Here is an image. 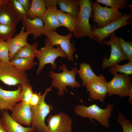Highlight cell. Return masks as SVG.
I'll list each match as a JSON object with an SVG mask.
<instances>
[{
	"instance_id": "obj_1",
	"label": "cell",
	"mask_w": 132,
	"mask_h": 132,
	"mask_svg": "<svg viewBox=\"0 0 132 132\" xmlns=\"http://www.w3.org/2000/svg\"><path fill=\"white\" fill-rule=\"evenodd\" d=\"M62 63V65L58 69L62 70V72L57 73L50 70L49 75L52 79L51 86L58 89L57 93L59 96H64L65 91H67V86L74 88H79L81 86L80 83L76 79V75L78 73L76 67L75 66L70 71L67 69L66 64Z\"/></svg>"
},
{
	"instance_id": "obj_2",
	"label": "cell",
	"mask_w": 132,
	"mask_h": 132,
	"mask_svg": "<svg viewBox=\"0 0 132 132\" xmlns=\"http://www.w3.org/2000/svg\"><path fill=\"white\" fill-rule=\"evenodd\" d=\"M79 1V11L73 32V35L77 38L87 36L97 42L96 39L92 34V27L89 22L92 11V1L90 0Z\"/></svg>"
},
{
	"instance_id": "obj_3",
	"label": "cell",
	"mask_w": 132,
	"mask_h": 132,
	"mask_svg": "<svg viewBox=\"0 0 132 132\" xmlns=\"http://www.w3.org/2000/svg\"><path fill=\"white\" fill-rule=\"evenodd\" d=\"M114 107V105L111 104H108L105 109L101 108L96 104L88 107L78 105L76 106L74 112L77 115L88 118L92 122V119H95L102 126L108 128L110 126L109 119Z\"/></svg>"
},
{
	"instance_id": "obj_4",
	"label": "cell",
	"mask_w": 132,
	"mask_h": 132,
	"mask_svg": "<svg viewBox=\"0 0 132 132\" xmlns=\"http://www.w3.org/2000/svg\"><path fill=\"white\" fill-rule=\"evenodd\" d=\"M45 43V46L38 50L35 56L39 62L36 72L37 75H39L45 66L48 64H51L52 69H55L56 64L55 61L57 57L67 58L66 54L60 46L58 45L56 48H54L46 37Z\"/></svg>"
},
{
	"instance_id": "obj_5",
	"label": "cell",
	"mask_w": 132,
	"mask_h": 132,
	"mask_svg": "<svg viewBox=\"0 0 132 132\" xmlns=\"http://www.w3.org/2000/svg\"><path fill=\"white\" fill-rule=\"evenodd\" d=\"M52 87L46 88L44 94L41 95L39 102L36 106L31 107L32 114V127L37 132H45L46 125L45 120L47 116L53 109V106L45 101L47 93L52 90Z\"/></svg>"
},
{
	"instance_id": "obj_6",
	"label": "cell",
	"mask_w": 132,
	"mask_h": 132,
	"mask_svg": "<svg viewBox=\"0 0 132 132\" xmlns=\"http://www.w3.org/2000/svg\"><path fill=\"white\" fill-rule=\"evenodd\" d=\"M92 17L93 22L99 28L103 27L117 21L122 16L119 9L101 6L96 2H92Z\"/></svg>"
},
{
	"instance_id": "obj_7",
	"label": "cell",
	"mask_w": 132,
	"mask_h": 132,
	"mask_svg": "<svg viewBox=\"0 0 132 132\" xmlns=\"http://www.w3.org/2000/svg\"><path fill=\"white\" fill-rule=\"evenodd\" d=\"M0 80L9 86L26 84L29 81L25 72L19 70L10 63L0 66Z\"/></svg>"
},
{
	"instance_id": "obj_8",
	"label": "cell",
	"mask_w": 132,
	"mask_h": 132,
	"mask_svg": "<svg viewBox=\"0 0 132 132\" xmlns=\"http://www.w3.org/2000/svg\"><path fill=\"white\" fill-rule=\"evenodd\" d=\"M132 18L131 13L127 14L125 12L120 18L103 27L99 28L94 24L92 26V34L96 39L97 42L101 44L103 40L114 31L121 27L130 24Z\"/></svg>"
},
{
	"instance_id": "obj_9",
	"label": "cell",
	"mask_w": 132,
	"mask_h": 132,
	"mask_svg": "<svg viewBox=\"0 0 132 132\" xmlns=\"http://www.w3.org/2000/svg\"><path fill=\"white\" fill-rule=\"evenodd\" d=\"M112 79L107 83V93L110 96L117 95L122 98L128 96L132 85V77L123 73L113 74Z\"/></svg>"
},
{
	"instance_id": "obj_10",
	"label": "cell",
	"mask_w": 132,
	"mask_h": 132,
	"mask_svg": "<svg viewBox=\"0 0 132 132\" xmlns=\"http://www.w3.org/2000/svg\"><path fill=\"white\" fill-rule=\"evenodd\" d=\"M109 37L110 38L109 40L102 42V44L107 45H110L111 47L110 57L108 59L106 55L102 62L101 67L103 69L111 67L118 64L120 62L128 59L121 48L120 38L116 35L114 32L111 34Z\"/></svg>"
},
{
	"instance_id": "obj_11",
	"label": "cell",
	"mask_w": 132,
	"mask_h": 132,
	"mask_svg": "<svg viewBox=\"0 0 132 132\" xmlns=\"http://www.w3.org/2000/svg\"><path fill=\"white\" fill-rule=\"evenodd\" d=\"M45 35L53 47L55 45H59L67 55V59L70 61L74 60L73 55L76 49L74 44L70 42V39L73 35L70 32L65 35H61L55 31H52L45 33Z\"/></svg>"
},
{
	"instance_id": "obj_12",
	"label": "cell",
	"mask_w": 132,
	"mask_h": 132,
	"mask_svg": "<svg viewBox=\"0 0 132 132\" xmlns=\"http://www.w3.org/2000/svg\"><path fill=\"white\" fill-rule=\"evenodd\" d=\"M45 132H71L72 121L67 114L60 112L50 115L46 120Z\"/></svg>"
},
{
	"instance_id": "obj_13",
	"label": "cell",
	"mask_w": 132,
	"mask_h": 132,
	"mask_svg": "<svg viewBox=\"0 0 132 132\" xmlns=\"http://www.w3.org/2000/svg\"><path fill=\"white\" fill-rule=\"evenodd\" d=\"M107 82L102 74L97 76L85 85L90 98L93 100H98L103 102L107 93Z\"/></svg>"
},
{
	"instance_id": "obj_14",
	"label": "cell",
	"mask_w": 132,
	"mask_h": 132,
	"mask_svg": "<svg viewBox=\"0 0 132 132\" xmlns=\"http://www.w3.org/2000/svg\"><path fill=\"white\" fill-rule=\"evenodd\" d=\"M11 112V117L17 123L29 127L31 125V106L28 103L22 101L16 103Z\"/></svg>"
},
{
	"instance_id": "obj_15",
	"label": "cell",
	"mask_w": 132,
	"mask_h": 132,
	"mask_svg": "<svg viewBox=\"0 0 132 132\" xmlns=\"http://www.w3.org/2000/svg\"><path fill=\"white\" fill-rule=\"evenodd\" d=\"M22 89L21 85L13 91L2 89L0 84V110H9L12 111L15 105L20 101V94Z\"/></svg>"
},
{
	"instance_id": "obj_16",
	"label": "cell",
	"mask_w": 132,
	"mask_h": 132,
	"mask_svg": "<svg viewBox=\"0 0 132 132\" xmlns=\"http://www.w3.org/2000/svg\"><path fill=\"white\" fill-rule=\"evenodd\" d=\"M23 26L19 33L14 37L6 41L9 50L10 60L11 61L14 55L22 47L28 44L27 41L28 36L30 34Z\"/></svg>"
},
{
	"instance_id": "obj_17",
	"label": "cell",
	"mask_w": 132,
	"mask_h": 132,
	"mask_svg": "<svg viewBox=\"0 0 132 132\" xmlns=\"http://www.w3.org/2000/svg\"><path fill=\"white\" fill-rule=\"evenodd\" d=\"M47 9L41 17L44 24V35L47 32L55 31L57 28L62 26L58 19L56 6L48 7Z\"/></svg>"
},
{
	"instance_id": "obj_18",
	"label": "cell",
	"mask_w": 132,
	"mask_h": 132,
	"mask_svg": "<svg viewBox=\"0 0 132 132\" xmlns=\"http://www.w3.org/2000/svg\"><path fill=\"white\" fill-rule=\"evenodd\" d=\"M1 123L8 132H36L32 127H24L14 121L7 110H1Z\"/></svg>"
},
{
	"instance_id": "obj_19",
	"label": "cell",
	"mask_w": 132,
	"mask_h": 132,
	"mask_svg": "<svg viewBox=\"0 0 132 132\" xmlns=\"http://www.w3.org/2000/svg\"><path fill=\"white\" fill-rule=\"evenodd\" d=\"M22 25L30 34L35 39L41 35H44V24L41 18L36 17L32 20L27 18L22 21Z\"/></svg>"
},
{
	"instance_id": "obj_20",
	"label": "cell",
	"mask_w": 132,
	"mask_h": 132,
	"mask_svg": "<svg viewBox=\"0 0 132 132\" xmlns=\"http://www.w3.org/2000/svg\"><path fill=\"white\" fill-rule=\"evenodd\" d=\"M9 0L0 7V24L16 26L19 21Z\"/></svg>"
},
{
	"instance_id": "obj_21",
	"label": "cell",
	"mask_w": 132,
	"mask_h": 132,
	"mask_svg": "<svg viewBox=\"0 0 132 132\" xmlns=\"http://www.w3.org/2000/svg\"><path fill=\"white\" fill-rule=\"evenodd\" d=\"M47 9L45 0H32L30 8L27 12V17L31 20L41 18Z\"/></svg>"
},
{
	"instance_id": "obj_22",
	"label": "cell",
	"mask_w": 132,
	"mask_h": 132,
	"mask_svg": "<svg viewBox=\"0 0 132 132\" xmlns=\"http://www.w3.org/2000/svg\"><path fill=\"white\" fill-rule=\"evenodd\" d=\"M61 11L72 14L77 19L79 11V0H57Z\"/></svg>"
},
{
	"instance_id": "obj_23",
	"label": "cell",
	"mask_w": 132,
	"mask_h": 132,
	"mask_svg": "<svg viewBox=\"0 0 132 132\" xmlns=\"http://www.w3.org/2000/svg\"><path fill=\"white\" fill-rule=\"evenodd\" d=\"M57 17L62 26L66 28L71 32H73L76 25V19L72 14L58 10Z\"/></svg>"
},
{
	"instance_id": "obj_24",
	"label": "cell",
	"mask_w": 132,
	"mask_h": 132,
	"mask_svg": "<svg viewBox=\"0 0 132 132\" xmlns=\"http://www.w3.org/2000/svg\"><path fill=\"white\" fill-rule=\"evenodd\" d=\"M34 58L32 57L18 58L12 60L10 63L19 70L25 72L38 64L37 62L34 61Z\"/></svg>"
},
{
	"instance_id": "obj_25",
	"label": "cell",
	"mask_w": 132,
	"mask_h": 132,
	"mask_svg": "<svg viewBox=\"0 0 132 132\" xmlns=\"http://www.w3.org/2000/svg\"><path fill=\"white\" fill-rule=\"evenodd\" d=\"M38 45L37 42L32 44L28 43L22 47L14 55L12 60L20 58L28 57L34 58L38 50Z\"/></svg>"
},
{
	"instance_id": "obj_26",
	"label": "cell",
	"mask_w": 132,
	"mask_h": 132,
	"mask_svg": "<svg viewBox=\"0 0 132 132\" xmlns=\"http://www.w3.org/2000/svg\"><path fill=\"white\" fill-rule=\"evenodd\" d=\"M78 73L82 80L83 86L97 76L92 71L90 64L85 62L80 64Z\"/></svg>"
},
{
	"instance_id": "obj_27",
	"label": "cell",
	"mask_w": 132,
	"mask_h": 132,
	"mask_svg": "<svg viewBox=\"0 0 132 132\" xmlns=\"http://www.w3.org/2000/svg\"><path fill=\"white\" fill-rule=\"evenodd\" d=\"M16 26L0 24V40L6 41L13 37L15 32Z\"/></svg>"
},
{
	"instance_id": "obj_28",
	"label": "cell",
	"mask_w": 132,
	"mask_h": 132,
	"mask_svg": "<svg viewBox=\"0 0 132 132\" xmlns=\"http://www.w3.org/2000/svg\"><path fill=\"white\" fill-rule=\"evenodd\" d=\"M109 70L113 74L120 72L127 75H131L132 74V62L129 61L127 63L122 65L116 64L110 67Z\"/></svg>"
},
{
	"instance_id": "obj_29",
	"label": "cell",
	"mask_w": 132,
	"mask_h": 132,
	"mask_svg": "<svg viewBox=\"0 0 132 132\" xmlns=\"http://www.w3.org/2000/svg\"><path fill=\"white\" fill-rule=\"evenodd\" d=\"M98 3H101L113 9H123L127 5V0H96Z\"/></svg>"
},
{
	"instance_id": "obj_30",
	"label": "cell",
	"mask_w": 132,
	"mask_h": 132,
	"mask_svg": "<svg viewBox=\"0 0 132 132\" xmlns=\"http://www.w3.org/2000/svg\"><path fill=\"white\" fill-rule=\"evenodd\" d=\"M9 1L14 10L19 21L27 18V12L17 0H9Z\"/></svg>"
},
{
	"instance_id": "obj_31",
	"label": "cell",
	"mask_w": 132,
	"mask_h": 132,
	"mask_svg": "<svg viewBox=\"0 0 132 132\" xmlns=\"http://www.w3.org/2000/svg\"><path fill=\"white\" fill-rule=\"evenodd\" d=\"M119 42L121 49L128 59L132 62V43L126 42L121 37L119 38Z\"/></svg>"
},
{
	"instance_id": "obj_32",
	"label": "cell",
	"mask_w": 132,
	"mask_h": 132,
	"mask_svg": "<svg viewBox=\"0 0 132 132\" xmlns=\"http://www.w3.org/2000/svg\"><path fill=\"white\" fill-rule=\"evenodd\" d=\"M0 60L3 64L9 63V50L7 43L6 41L0 40Z\"/></svg>"
},
{
	"instance_id": "obj_33",
	"label": "cell",
	"mask_w": 132,
	"mask_h": 132,
	"mask_svg": "<svg viewBox=\"0 0 132 132\" xmlns=\"http://www.w3.org/2000/svg\"><path fill=\"white\" fill-rule=\"evenodd\" d=\"M22 89L20 94L21 101L28 103L33 93V87L29 84L22 85Z\"/></svg>"
},
{
	"instance_id": "obj_34",
	"label": "cell",
	"mask_w": 132,
	"mask_h": 132,
	"mask_svg": "<svg viewBox=\"0 0 132 132\" xmlns=\"http://www.w3.org/2000/svg\"><path fill=\"white\" fill-rule=\"evenodd\" d=\"M118 114L117 121L122 126L123 132H132V124L130 120L126 119L122 112Z\"/></svg>"
},
{
	"instance_id": "obj_35",
	"label": "cell",
	"mask_w": 132,
	"mask_h": 132,
	"mask_svg": "<svg viewBox=\"0 0 132 132\" xmlns=\"http://www.w3.org/2000/svg\"><path fill=\"white\" fill-rule=\"evenodd\" d=\"M41 94L40 93L37 92L33 93L28 102L31 107L37 105L39 103Z\"/></svg>"
},
{
	"instance_id": "obj_36",
	"label": "cell",
	"mask_w": 132,
	"mask_h": 132,
	"mask_svg": "<svg viewBox=\"0 0 132 132\" xmlns=\"http://www.w3.org/2000/svg\"><path fill=\"white\" fill-rule=\"evenodd\" d=\"M27 12L30 8L32 0H17Z\"/></svg>"
},
{
	"instance_id": "obj_37",
	"label": "cell",
	"mask_w": 132,
	"mask_h": 132,
	"mask_svg": "<svg viewBox=\"0 0 132 132\" xmlns=\"http://www.w3.org/2000/svg\"><path fill=\"white\" fill-rule=\"evenodd\" d=\"M46 8L48 7L56 6L57 0H45Z\"/></svg>"
},
{
	"instance_id": "obj_38",
	"label": "cell",
	"mask_w": 132,
	"mask_h": 132,
	"mask_svg": "<svg viewBox=\"0 0 132 132\" xmlns=\"http://www.w3.org/2000/svg\"><path fill=\"white\" fill-rule=\"evenodd\" d=\"M128 96H129L128 99V101L129 103L132 105V85L130 88Z\"/></svg>"
},
{
	"instance_id": "obj_39",
	"label": "cell",
	"mask_w": 132,
	"mask_h": 132,
	"mask_svg": "<svg viewBox=\"0 0 132 132\" xmlns=\"http://www.w3.org/2000/svg\"><path fill=\"white\" fill-rule=\"evenodd\" d=\"M0 132H8L3 126L1 121L0 117Z\"/></svg>"
},
{
	"instance_id": "obj_40",
	"label": "cell",
	"mask_w": 132,
	"mask_h": 132,
	"mask_svg": "<svg viewBox=\"0 0 132 132\" xmlns=\"http://www.w3.org/2000/svg\"><path fill=\"white\" fill-rule=\"evenodd\" d=\"M9 0H0V7L3 4L8 1Z\"/></svg>"
},
{
	"instance_id": "obj_41",
	"label": "cell",
	"mask_w": 132,
	"mask_h": 132,
	"mask_svg": "<svg viewBox=\"0 0 132 132\" xmlns=\"http://www.w3.org/2000/svg\"><path fill=\"white\" fill-rule=\"evenodd\" d=\"M3 64L2 61L0 60V66L2 65Z\"/></svg>"
}]
</instances>
